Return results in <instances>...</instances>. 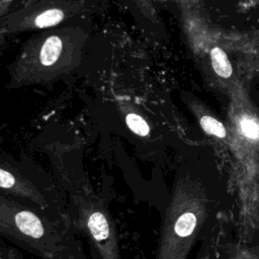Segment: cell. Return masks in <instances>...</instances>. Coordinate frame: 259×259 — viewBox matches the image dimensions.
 <instances>
[{"label":"cell","mask_w":259,"mask_h":259,"mask_svg":"<svg viewBox=\"0 0 259 259\" xmlns=\"http://www.w3.org/2000/svg\"><path fill=\"white\" fill-rule=\"evenodd\" d=\"M125 122L128 128L138 136L146 137L150 133V126L148 122L137 113H128L125 117Z\"/></svg>","instance_id":"cell-10"},{"label":"cell","mask_w":259,"mask_h":259,"mask_svg":"<svg viewBox=\"0 0 259 259\" xmlns=\"http://www.w3.org/2000/svg\"><path fill=\"white\" fill-rule=\"evenodd\" d=\"M64 18V12L58 8H52L39 13L33 20L34 25L39 28L52 27L60 23Z\"/></svg>","instance_id":"cell-9"},{"label":"cell","mask_w":259,"mask_h":259,"mask_svg":"<svg viewBox=\"0 0 259 259\" xmlns=\"http://www.w3.org/2000/svg\"><path fill=\"white\" fill-rule=\"evenodd\" d=\"M78 226L99 259H120L117 232L106 204L85 188L69 190Z\"/></svg>","instance_id":"cell-3"},{"label":"cell","mask_w":259,"mask_h":259,"mask_svg":"<svg viewBox=\"0 0 259 259\" xmlns=\"http://www.w3.org/2000/svg\"><path fill=\"white\" fill-rule=\"evenodd\" d=\"M25 202L0 191V237L41 259H82L69 229Z\"/></svg>","instance_id":"cell-1"},{"label":"cell","mask_w":259,"mask_h":259,"mask_svg":"<svg viewBox=\"0 0 259 259\" xmlns=\"http://www.w3.org/2000/svg\"><path fill=\"white\" fill-rule=\"evenodd\" d=\"M198 121L201 128L207 135L215 137L218 139H226L227 130L225 125L212 115L201 113L198 115Z\"/></svg>","instance_id":"cell-8"},{"label":"cell","mask_w":259,"mask_h":259,"mask_svg":"<svg viewBox=\"0 0 259 259\" xmlns=\"http://www.w3.org/2000/svg\"><path fill=\"white\" fill-rule=\"evenodd\" d=\"M64 51V42L58 35H50L47 37L38 52V61L42 67H53L59 61H61L62 54Z\"/></svg>","instance_id":"cell-6"},{"label":"cell","mask_w":259,"mask_h":259,"mask_svg":"<svg viewBox=\"0 0 259 259\" xmlns=\"http://www.w3.org/2000/svg\"><path fill=\"white\" fill-rule=\"evenodd\" d=\"M0 191L47 210L49 203L39 188L19 171L0 164Z\"/></svg>","instance_id":"cell-4"},{"label":"cell","mask_w":259,"mask_h":259,"mask_svg":"<svg viewBox=\"0 0 259 259\" xmlns=\"http://www.w3.org/2000/svg\"><path fill=\"white\" fill-rule=\"evenodd\" d=\"M207 198L196 181L175 184L165 210L155 259H186L206 219Z\"/></svg>","instance_id":"cell-2"},{"label":"cell","mask_w":259,"mask_h":259,"mask_svg":"<svg viewBox=\"0 0 259 259\" xmlns=\"http://www.w3.org/2000/svg\"><path fill=\"white\" fill-rule=\"evenodd\" d=\"M0 258L2 259H24L15 250L6 247H0Z\"/></svg>","instance_id":"cell-11"},{"label":"cell","mask_w":259,"mask_h":259,"mask_svg":"<svg viewBox=\"0 0 259 259\" xmlns=\"http://www.w3.org/2000/svg\"><path fill=\"white\" fill-rule=\"evenodd\" d=\"M235 126L245 141L259 142V117L252 111H239L235 117Z\"/></svg>","instance_id":"cell-5"},{"label":"cell","mask_w":259,"mask_h":259,"mask_svg":"<svg viewBox=\"0 0 259 259\" xmlns=\"http://www.w3.org/2000/svg\"><path fill=\"white\" fill-rule=\"evenodd\" d=\"M197 259H208V257H207V255H203V256H200V257L197 258Z\"/></svg>","instance_id":"cell-12"},{"label":"cell","mask_w":259,"mask_h":259,"mask_svg":"<svg viewBox=\"0 0 259 259\" xmlns=\"http://www.w3.org/2000/svg\"><path fill=\"white\" fill-rule=\"evenodd\" d=\"M210 62L213 71L219 77L223 79H229L232 77V64L227 54L220 47H213L210 50Z\"/></svg>","instance_id":"cell-7"}]
</instances>
